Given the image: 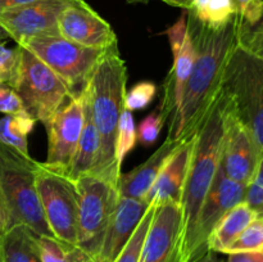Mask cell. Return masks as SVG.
I'll use <instances>...</instances> for the list:
<instances>
[{"label": "cell", "mask_w": 263, "mask_h": 262, "mask_svg": "<svg viewBox=\"0 0 263 262\" xmlns=\"http://www.w3.org/2000/svg\"><path fill=\"white\" fill-rule=\"evenodd\" d=\"M243 18L236 15L228 25L208 27L186 12V25L194 46V63L174 126L167 138L185 140L199 130L210 108L221 92L226 66L239 44Z\"/></svg>", "instance_id": "cell-1"}, {"label": "cell", "mask_w": 263, "mask_h": 262, "mask_svg": "<svg viewBox=\"0 0 263 262\" xmlns=\"http://www.w3.org/2000/svg\"><path fill=\"white\" fill-rule=\"evenodd\" d=\"M127 77V66L116 46L100 58L86 89L87 110L100 139L99 159L91 175L116 188L122 172L116 164L115 143L118 122L125 109Z\"/></svg>", "instance_id": "cell-2"}, {"label": "cell", "mask_w": 263, "mask_h": 262, "mask_svg": "<svg viewBox=\"0 0 263 262\" xmlns=\"http://www.w3.org/2000/svg\"><path fill=\"white\" fill-rule=\"evenodd\" d=\"M226 108L228 99L221 89L220 95L210 108V112L195 134L189 169L180 202L182 210V248L194 230L200 208L220 167Z\"/></svg>", "instance_id": "cell-3"}, {"label": "cell", "mask_w": 263, "mask_h": 262, "mask_svg": "<svg viewBox=\"0 0 263 262\" xmlns=\"http://www.w3.org/2000/svg\"><path fill=\"white\" fill-rule=\"evenodd\" d=\"M39 162L0 143V189L13 225H25L36 235L53 236L36 186ZM54 238V236H53Z\"/></svg>", "instance_id": "cell-4"}, {"label": "cell", "mask_w": 263, "mask_h": 262, "mask_svg": "<svg viewBox=\"0 0 263 262\" xmlns=\"http://www.w3.org/2000/svg\"><path fill=\"white\" fill-rule=\"evenodd\" d=\"M222 91L236 115L251 130L263 157V58L238 46L231 54L223 74ZM261 162V161H259Z\"/></svg>", "instance_id": "cell-5"}, {"label": "cell", "mask_w": 263, "mask_h": 262, "mask_svg": "<svg viewBox=\"0 0 263 262\" xmlns=\"http://www.w3.org/2000/svg\"><path fill=\"white\" fill-rule=\"evenodd\" d=\"M17 45L26 48L44 62L66 84L69 98L86 91L95 67L108 51L85 48L61 35L39 36Z\"/></svg>", "instance_id": "cell-6"}, {"label": "cell", "mask_w": 263, "mask_h": 262, "mask_svg": "<svg viewBox=\"0 0 263 262\" xmlns=\"http://www.w3.org/2000/svg\"><path fill=\"white\" fill-rule=\"evenodd\" d=\"M13 89L20 95L27 115L43 123L45 128L69 99L66 84L23 46H21L20 71Z\"/></svg>", "instance_id": "cell-7"}, {"label": "cell", "mask_w": 263, "mask_h": 262, "mask_svg": "<svg viewBox=\"0 0 263 262\" xmlns=\"http://www.w3.org/2000/svg\"><path fill=\"white\" fill-rule=\"evenodd\" d=\"M79 200L77 246L98 261L105 230L118 197L117 188L87 174L73 180Z\"/></svg>", "instance_id": "cell-8"}, {"label": "cell", "mask_w": 263, "mask_h": 262, "mask_svg": "<svg viewBox=\"0 0 263 262\" xmlns=\"http://www.w3.org/2000/svg\"><path fill=\"white\" fill-rule=\"evenodd\" d=\"M36 186L44 217L54 238L77 246L79 200L73 180L39 162Z\"/></svg>", "instance_id": "cell-9"}, {"label": "cell", "mask_w": 263, "mask_h": 262, "mask_svg": "<svg viewBox=\"0 0 263 262\" xmlns=\"http://www.w3.org/2000/svg\"><path fill=\"white\" fill-rule=\"evenodd\" d=\"M247 188V185L226 176L222 169L218 167L212 186L195 221L194 230L182 248L185 262H194L207 253V240L211 231L229 210L246 200Z\"/></svg>", "instance_id": "cell-10"}, {"label": "cell", "mask_w": 263, "mask_h": 262, "mask_svg": "<svg viewBox=\"0 0 263 262\" xmlns=\"http://www.w3.org/2000/svg\"><path fill=\"white\" fill-rule=\"evenodd\" d=\"M164 33L168 38L174 62L172 67L162 85L161 102L158 108L168 120V130L174 126L184 97L185 87L194 63V46L190 40L186 25V10L180 15L179 20L170 26Z\"/></svg>", "instance_id": "cell-11"}, {"label": "cell", "mask_w": 263, "mask_h": 262, "mask_svg": "<svg viewBox=\"0 0 263 262\" xmlns=\"http://www.w3.org/2000/svg\"><path fill=\"white\" fill-rule=\"evenodd\" d=\"M86 120V91L68 102L55 113L48 125V156L43 164L68 175L71 161Z\"/></svg>", "instance_id": "cell-12"}, {"label": "cell", "mask_w": 263, "mask_h": 262, "mask_svg": "<svg viewBox=\"0 0 263 262\" xmlns=\"http://www.w3.org/2000/svg\"><path fill=\"white\" fill-rule=\"evenodd\" d=\"M226 99L228 108L220 167L226 176L248 186L258 169L261 157L251 130L236 115L228 95Z\"/></svg>", "instance_id": "cell-13"}, {"label": "cell", "mask_w": 263, "mask_h": 262, "mask_svg": "<svg viewBox=\"0 0 263 262\" xmlns=\"http://www.w3.org/2000/svg\"><path fill=\"white\" fill-rule=\"evenodd\" d=\"M62 38L85 48L109 50L118 46L112 26L100 17L85 0H71L58 18Z\"/></svg>", "instance_id": "cell-14"}, {"label": "cell", "mask_w": 263, "mask_h": 262, "mask_svg": "<svg viewBox=\"0 0 263 262\" xmlns=\"http://www.w3.org/2000/svg\"><path fill=\"white\" fill-rule=\"evenodd\" d=\"M139 262H184L182 210L179 203L156 205Z\"/></svg>", "instance_id": "cell-15"}, {"label": "cell", "mask_w": 263, "mask_h": 262, "mask_svg": "<svg viewBox=\"0 0 263 262\" xmlns=\"http://www.w3.org/2000/svg\"><path fill=\"white\" fill-rule=\"evenodd\" d=\"M71 0H36L0 12V27L17 44L39 36L59 35L58 18Z\"/></svg>", "instance_id": "cell-16"}, {"label": "cell", "mask_w": 263, "mask_h": 262, "mask_svg": "<svg viewBox=\"0 0 263 262\" xmlns=\"http://www.w3.org/2000/svg\"><path fill=\"white\" fill-rule=\"evenodd\" d=\"M194 138L195 135L182 140L174 153L168 157L154 184L141 199L144 203L148 205H159L163 203L180 204L194 145Z\"/></svg>", "instance_id": "cell-17"}, {"label": "cell", "mask_w": 263, "mask_h": 262, "mask_svg": "<svg viewBox=\"0 0 263 262\" xmlns=\"http://www.w3.org/2000/svg\"><path fill=\"white\" fill-rule=\"evenodd\" d=\"M149 205L141 199L118 197L110 215L98 262H113L138 228Z\"/></svg>", "instance_id": "cell-18"}, {"label": "cell", "mask_w": 263, "mask_h": 262, "mask_svg": "<svg viewBox=\"0 0 263 262\" xmlns=\"http://www.w3.org/2000/svg\"><path fill=\"white\" fill-rule=\"evenodd\" d=\"M181 141L166 138V141L144 163L136 166L127 174H121L117 188L118 194L121 197L143 199L144 195L156 181L163 164L174 153L175 149L181 144Z\"/></svg>", "instance_id": "cell-19"}, {"label": "cell", "mask_w": 263, "mask_h": 262, "mask_svg": "<svg viewBox=\"0 0 263 262\" xmlns=\"http://www.w3.org/2000/svg\"><path fill=\"white\" fill-rule=\"evenodd\" d=\"M257 212L246 202L238 203L220 218L207 240L208 251L223 253L239 234L257 217Z\"/></svg>", "instance_id": "cell-20"}, {"label": "cell", "mask_w": 263, "mask_h": 262, "mask_svg": "<svg viewBox=\"0 0 263 262\" xmlns=\"http://www.w3.org/2000/svg\"><path fill=\"white\" fill-rule=\"evenodd\" d=\"M99 134H98L97 127L90 118L86 100V120H85L84 128H82V134L80 136L76 151H74L73 158L71 161L68 176L72 180H74L82 175L92 174L95 167H97L98 159H99Z\"/></svg>", "instance_id": "cell-21"}, {"label": "cell", "mask_w": 263, "mask_h": 262, "mask_svg": "<svg viewBox=\"0 0 263 262\" xmlns=\"http://www.w3.org/2000/svg\"><path fill=\"white\" fill-rule=\"evenodd\" d=\"M3 262H43L36 234L25 225H13L2 236Z\"/></svg>", "instance_id": "cell-22"}, {"label": "cell", "mask_w": 263, "mask_h": 262, "mask_svg": "<svg viewBox=\"0 0 263 262\" xmlns=\"http://www.w3.org/2000/svg\"><path fill=\"white\" fill-rule=\"evenodd\" d=\"M36 121L28 115H5L0 118V143L25 156L28 153V135Z\"/></svg>", "instance_id": "cell-23"}, {"label": "cell", "mask_w": 263, "mask_h": 262, "mask_svg": "<svg viewBox=\"0 0 263 262\" xmlns=\"http://www.w3.org/2000/svg\"><path fill=\"white\" fill-rule=\"evenodd\" d=\"M36 243L43 262H98L81 247L58 240L53 236L36 235Z\"/></svg>", "instance_id": "cell-24"}, {"label": "cell", "mask_w": 263, "mask_h": 262, "mask_svg": "<svg viewBox=\"0 0 263 262\" xmlns=\"http://www.w3.org/2000/svg\"><path fill=\"white\" fill-rule=\"evenodd\" d=\"M186 12L212 28L222 27L238 15L233 0H197L194 7Z\"/></svg>", "instance_id": "cell-25"}, {"label": "cell", "mask_w": 263, "mask_h": 262, "mask_svg": "<svg viewBox=\"0 0 263 262\" xmlns=\"http://www.w3.org/2000/svg\"><path fill=\"white\" fill-rule=\"evenodd\" d=\"M136 143H138V135H136V126L133 112L123 109L120 122H118L115 143L116 164H117V169L120 171L122 169L123 161L127 157V154L131 151H134Z\"/></svg>", "instance_id": "cell-26"}, {"label": "cell", "mask_w": 263, "mask_h": 262, "mask_svg": "<svg viewBox=\"0 0 263 262\" xmlns=\"http://www.w3.org/2000/svg\"><path fill=\"white\" fill-rule=\"evenodd\" d=\"M154 210H156V205H149L145 215L143 216L141 221L139 222L136 230L134 231V234L131 235V238L128 239V241L126 243V246L123 247L122 251H121L120 253H118V256L113 259V262H139L144 240H145L146 233H148L152 218H153Z\"/></svg>", "instance_id": "cell-27"}, {"label": "cell", "mask_w": 263, "mask_h": 262, "mask_svg": "<svg viewBox=\"0 0 263 262\" xmlns=\"http://www.w3.org/2000/svg\"><path fill=\"white\" fill-rule=\"evenodd\" d=\"M263 251V217L257 216L238 238L226 248L225 254L239 252H261Z\"/></svg>", "instance_id": "cell-28"}, {"label": "cell", "mask_w": 263, "mask_h": 262, "mask_svg": "<svg viewBox=\"0 0 263 262\" xmlns=\"http://www.w3.org/2000/svg\"><path fill=\"white\" fill-rule=\"evenodd\" d=\"M166 122H168V120L164 116V113L157 107L153 112L145 116L139 123L138 128H136L138 143H140L145 148L154 145L156 141L158 140L162 128L166 125Z\"/></svg>", "instance_id": "cell-29"}, {"label": "cell", "mask_w": 263, "mask_h": 262, "mask_svg": "<svg viewBox=\"0 0 263 262\" xmlns=\"http://www.w3.org/2000/svg\"><path fill=\"white\" fill-rule=\"evenodd\" d=\"M21 63V46H7L5 41H0V84L14 87Z\"/></svg>", "instance_id": "cell-30"}, {"label": "cell", "mask_w": 263, "mask_h": 262, "mask_svg": "<svg viewBox=\"0 0 263 262\" xmlns=\"http://www.w3.org/2000/svg\"><path fill=\"white\" fill-rule=\"evenodd\" d=\"M157 95V85L152 81H140L126 91L125 107L128 112L143 110L152 104Z\"/></svg>", "instance_id": "cell-31"}, {"label": "cell", "mask_w": 263, "mask_h": 262, "mask_svg": "<svg viewBox=\"0 0 263 262\" xmlns=\"http://www.w3.org/2000/svg\"><path fill=\"white\" fill-rule=\"evenodd\" d=\"M239 46L253 55L263 58V28H253L243 21L239 33Z\"/></svg>", "instance_id": "cell-32"}, {"label": "cell", "mask_w": 263, "mask_h": 262, "mask_svg": "<svg viewBox=\"0 0 263 262\" xmlns=\"http://www.w3.org/2000/svg\"><path fill=\"white\" fill-rule=\"evenodd\" d=\"M246 202L256 211L257 215L263 217V157L254 177L247 188Z\"/></svg>", "instance_id": "cell-33"}, {"label": "cell", "mask_w": 263, "mask_h": 262, "mask_svg": "<svg viewBox=\"0 0 263 262\" xmlns=\"http://www.w3.org/2000/svg\"><path fill=\"white\" fill-rule=\"evenodd\" d=\"M0 113H4V115H27L20 95L9 85L0 84Z\"/></svg>", "instance_id": "cell-34"}, {"label": "cell", "mask_w": 263, "mask_h": 262, "mask_svg": "<svg viewBox=\"0 0 263 262\" xmlns=\"http://www.w3.org/2000/svg\"><path fill=\"white\" fill-rule=\"evenodd\" d=\"M238 14L249 26L256 25L263 12V0H233Z\"/></svg>", "instance_id": "cell-35"}, {"label": "cell", "mask_w": 263, "mask_h": 262, "mask_svg": "<svg viewBox=\"0 0 263 262\" xmlns=\"http://www.w3.org/2000/svg\"><path fill=\"white\" fill-rule=\"evenodd\" d=\"M12 226L13 223L12 217H10L9 208H8L4 195H3L2 189H0V235H3Z\"/></svg>", "instance_id": "cell-36"}, {"label": "cell", "mask_w": 263, "mask_h": 262, "mask_svg": "<svg viewBox=\"0 0 263 262\" xmlns=\"http://www.w3.org/2000/svg\"><path fill=\"white\" fill-rule=\"evenodd\" d=\"M228 262H263V251L230 253Z\"/></svg>", "instance_id": "cell-37"}, {"label": "cell", "mask_w": 263, "mask_h": 262, "mask_svg": "<svg viewBox=\"0 0 263 262\" xmlns=\"http://www.w3.org/2000/svg\"><path fill=\"white\" fill-rule=\"evenodd\" d=\"M32 2H36V0H0V12L13 9V8L17 7H22V5L30 4Z\"/></svg>", "instance_id": "cell-38"}, {"label": "cell", "mask_w": 263, "mask_h": 262, "mask_svg": "<svg viewBox=\"0 0 263 262\" xmlns=\"http://www.w3.org/2000/svg\"><path fill=\"white\" fill-rule=\"evenodd\" d=\"M161 2L166 3V4L172 5V7L182 8L184 10H189L194 7L197 0H161Z\"/></svg>", "instance_id": "cell-39"}, {"label": "cell", "mask_w": 263, "mask_h": 262, "mask_svg": "<svg viewBox=\"0 0 263 262\" xmlns=\"http://www.w3.org/2000/svg\"><path fill=\"white\" fill-rule=\"evenodd\" d=\"M213 253H215V252L208 251L207 253L203 254V256L199 257L198 259H195L194 262H218L217 259H216V257L213 256Z\"/></svg>", "instance_id": "cell-40"}, {"label": "cell", "mask_w": 263, "mask_h": 262, "mask_svg": "<svg viewBox=\"0 0 263 262\" xmlns=\"http://www.w3.org/2000/svg\"><path fill=\"white\" fill-rule=\"evenodd\" d=\"M128 4H148L151 0H126Z\"/></svg>", "instance_id": "cell-41"}, {"label": "cell", "mask_w": 263, "mask_h": 262, "mask_svg": "<svg viewBox=\"0 0 263 262\" xmlns=\"http://www.w3.org/2000/svg\"><path fill=\"white\" fill-rule=\"evenodd\" d=\"M251 27H253V28H263V12H262V15H261V18H259L258 22H257L256 25L251 26Z\"/></svg>", "instance_id": "cell-42"}, {"label": "cell", "mask_w": 263, "mask_h": 262, "mask_svg": "<svg viewBox=\"0 0 263 262\" xmlns=\"http://www.w3.org/2000/svg\"><path fill=\"white\" fill-rule=\"evenodd\" d=\"M5 39H9V36H8V33L5 32L2 27H0V41H4Z\"/></svg>", "instance_id": "cell-43"}, {"label": "cell", "mask_w": 263, "mask_h": 262, "mask_svg": "<svg viewBox=\"0 0 263 262\" xmlns=\"http://www.w3.org/2000/svg\"><path fill=\"white\" fill-rule=\"evenodd\" d=\"M2 236L0 235V262H3V253H2Z\"/></svg>", "instance_id": "cell-44"}]
</instances>
